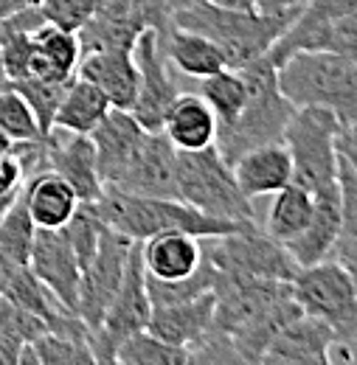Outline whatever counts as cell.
<instances>
[{"instance_id": "cell-1", "label": "cell", "mask_w": 357, "mask_h": 365, "mask_svg": "<svg viewBox=\"0 0 357 365\" xmlns=\"http://www.w3.org/2000/svg\"><path fill=\"white\" fill-rule=\"evenodd\" d=\"M214 329L233 343L242 363H262L273 337L301 315L290 281L245 278L214 270Z\"/></svg>"}, {"instance_id": "cell-2", "label": "cell", "mask_w": 357, "mask_h": 365, "mask_svg": "<svg viewBox=\"0 0 357 365\" xmlns=\"http://www.w3.org/2000/svg\"><path fill=\"white\" fill-rule=\"evenodd\" d=\"M298 14L293 11L273 14L259 9H225L211 3H191V6L172 9V23L208 37L223 51L228 68H245L253 59L265 56Z\"/></svg>"}, {"instance_id": "cell-3", "label": "cell", "mask_w": 357, "mask_h": 365, "mask_svg": "<svg viewBox=\"0 0 357 365\" xmlns=\"http://www.w3.org/2000/svg\"><path fill=\"white\" fill-rule=\"evenodd\" d=\"M96 211L107 228L119 230L135 242H144L164 230H183V233L208 239V236H225L245 225H253V222H231V220L208 217L183 200L141 197L119 188H104V194L96 200Z\"/></svg>"}, {"instance_id": "cell-4", "label": "cell", "mask_w": 357, "mask_h": 365, "mask_svg": "<svg viewBox=\"0 0 357 365\" xmlns=\"http://www.w3.org/2000/svg\"><path fill=\"white\" fill-rule=\"evenodd\" d=\"M278 88L293 107H323L341 127L357 124V65L335 51H296L278 68Z\"/></svg>"}, {"instance_id": "cell-5", "label": "cell", "mask_w": 357, "mask_h": 365, "mask_svg": "<svg viewBox=\"0 0 357 365\" xmlns=\"http://www.w3.org/2000/svg\"><path fill=\"white\" fill-rule=\"evenodd\" d=\"M242 73L248 79V101L233 121L217 127V140H214V146L228 163H233L242 152L253 146L281 140L284 127L296 110L293 101L278 88L276 65L270 62L268 53L245 65Z\"/></svg>"}, {"instance_id": "cell-6", "label": "cell", "mask_w": 357, "mask_h": 365, "mask_svg": "<svg viewBox=\"0 0 357 365\" xmlns=\"http://www.w3.org/2000/svg\"><path fill=\"white\" fill-rule=\"evenodd\" d=\"M178 197L191 208L231 222H259L253 200L239 188L231 163L217 146L180 152L178 149Z\"/></svg>"}, {"instance_id": "cell-7", "label": "cell", "mask_w": 357, "mask_h": 365, "mask_svg": "<svg viewBox=\"0 0 357 365\" xmlns=\"http://www.w3.org/2000/svg\"><path fill=\"white\" fill-rule=\"evenodd\" d=\"M290 289L301 312L323 320L332 329L335 346L357 349V284L341 262L326 259L298 267Z\"/></svg>"}, {"instance_id": "cell-8", "label": "cell", "mask_w": 357, "mask_h": 365, "mask_svg": "<svg viewBox=\"0 0 357 365\" xmlns=\"http://www.w3.org/2000/svg\"><path fill=\"white\" fill-rule=\"evenodd\" d=\"M338 133L341 121L323 107H296L281 140L293 158V182L310 194L338 188Z\"/></svg>"}, {"instance_id": "cell-9", "label": "cell", "mask_w": 357, "mask_h": 365, "mask_svg": "<svg viewBox=\"0 0 357 365\" xmlns=\"http://www.w3.org/2000/svg\"><path fill=\"white\" fill-rule=\"evenodd\" d=\"M203 253L214 264V270L245 278H273V281H293L298 273L296 259L290 250L262 230L259 222L203 239Z\"/></svg>"}, {"instance_id": "cell-10", "label": "cell", "mask_w": 357, "mask_h": 365, "mask_svg": "<svg viewBox=\"0 0 357 365\" xmlns=\"http://www.w3.org/2000/svg\"><path fill=\"white\" fill-rule=\"evenodd\" d=\"M158 31L161 43L172 29L169 0H101L96 14L76 31L82 53L133 48L135 40L146 31Z\"/></svg>"}, {"instance_id": "cell-11", "label": "cell", "mask_w": 357, "mask_h": 365, "mask_svg": "<svg viewBox=\"0 0 357 365\" xmlns=\"http://www.w3.org/2000/svg\"><path fill=\"white\" fill-rule=\"evenodd\" d=\"M149 315L152 301L146 292V270L141 259V242H135L119 292L113 295L101 323L90 329V351L96 363H116V349L127 337L144 331L149 326Z\"/></svg>"}, {"instance_id": "cell-12", "label": "cell", "mask_w": 357, "mask_h": 365, "mask_svg": "<svg viewBox=\"0 0 357 365\" xmlns=\"http://www.w3.org/2000/svg\"><path fill=\"white\" fill-rule=\"evenodd\" d=\"M133 245L135 239L113 228H104L93 259L82 267L79 295H76V315L88 323V329H96L101 323L113 295L119 292V287L124 281L127 262H130V253H133Z\"/></svg>"}, {"instance_id": "cell-13", "label": "cell", "mask_w": 357, "mask_h": 365, "mask_svg": "<svg viewBox=\"0 0 357 365\" xmlns=\"http://www.w3.org/2000/svg\"><path fill=\"white\" fill-rule=\"evenodd\" d=\"M135 65H138V96H135L133 113L138 124L149 133L164 127V118L178 98V82L169 73V59L164 53V43L158 31L146 29L133 46Z\"/></svg>"}, {"instance_id": "cell-14", "label": "cell", "mask_w": 357, "mask_h": 365, "mask_svg": "<svg viewBox=\"0 0 357 365\" xmlns=\"http://www.w3.org/2000/svg\"><path fill=\"white\" fill-rule=\"evenodd\" d=\"M43 169L56 172L76 191L79 202H96L104 194V182L99 178L96 149L90 135L65 133L54 127L43 138Z\"/></svg>"}, {"instance_id": "cell-15", "label": "cell", "mask_w": 357, "mask_h": 365, "mask_svg": "<svg viewBox=\"0 0 357 365\" xmlns=\"http://www.w3.org/2000/svg\"><path fill=\"white\" fill-rule=\"evenodd\" d=\"M29 270L45 284V289L71 312H76L82 264L62 228H37Z\"/></svg>"}, {"instance_id": "cell-16", "label": "cell", "mask_w": 357, "mask_h": 365, "mask_svg": "<svg viewBox=\"0 0 357 365\" xmlns=\"http://www.w3.org/2000/svg\"><path fill=\"white\" fill-rule=\"evenodd\" d=\"M127 194H141V197H178V149L161 130L149 133L141 140L135 152L133 163L127 166L124 178L119 185H113Z\"/></svg>"}, {"instance_id": "cell-17", "label": "cell", "mask_w": 357, "mask_h": 365, "mask_svg": "<svg viewBox=\"0 0 357 365\" xmlns=\"http://www.w3.org/2000/svg\"><path fill=\"white\" fill-rule=\"evenodd\" d=\"M144 135H146V130L138 124V118L130 110H119V107H110L107 115L99 121V127L90 133L93 149H96L99 178L104 182V188L119 185L127 166L133 163Z\"/></svg>"}, {"instance_id": "cell-18", "label": "cell", "mask_w": 357, "mask_h": 365, "mask_svg": "<svg viewBox=\"0 0 357 365\" xmlns=\"http://www.w3.org/2000/svg\"><path fill=\"white\" fill-rule=\"evenodd\" d=\"M335 349V334L323 320L301 312L293 318L268 346L262 363H281V365H326L329 351Z\"/></svg>"}, {"instance_id": "cell-19", "label": "cell", "mask_w": 357, "mask_h": 365, "mask_svg": "<svg viewBox=\"0 0 357 365\" xmlns=\"http://www.w3.org/2000/svg\"><path fill=\"white\" fill-rule=\"evenodd\" d=\"M76 76L93 82L119 110H133L138 96V65L133 48H110V51H88L79 59Z\"/></svg>"}, {"instance_id": "cell-20", "label": "cell", "mask_w": 357, "mask_h": 365, "mask_svg": "<svg viewBox=\"0 0 357 365\" xmlns=\"http://www.w3.org/2000/svg\"><path fill=\"white\" fill-rule=\"evenodd\" d=\"M214 307H217L214 289H208V292H203L197 298H188V301L152 307L146 329L152 334H158L161 340L191 351L208 334V329L214 323Z\"/></svg>"}, {"instance_id": "cell-21", "label": "cell", "mask_w": 357, "mask_h": 365, "mask_svg": "<svg viewBox=\"0 0 357 365\" xmlns=\"http://www.w3.org/2000/svg\"><path fill=\"white\" fill-rule=\"evenodd\" d=\"M233 178L239 188L256 200V197H270L287 182H293V158L284 140H270L262 146H253L242 152L233 163Z\"/></svg>"}, {"instance_id": "cell-22", "label": "cell", "mask_w": 357, "mask_h": 365, "mask_svg": "<svg viewBox=\"0 0 357 365\" xmlns=\"http://www.w3.org/2000/svg\"><path fill=\"white\" fill-rule=\"evenodd\" d=\"M341 230H343V220H341V194H338V188L315 194L313 220L287 245V250H290V256L296 259L298 267L326 262V259H332V250L341 239Z\"/></svg>"}, {"instance_id": "cell-23", "label": "cell", "mask_w": 357, "mask_h": 365, "mask_svg": "<svg viewBox=\"0 0 357 365\" xmlns=\"http://www.w3.org/2000/svg\"><path fill=\"white\" fill-rule=\"evenodd\" d=\"M141 259L152 278H186L203 262V239L183 230H164L141 242Z\"/></svg>"}, {"instance_id": "cell-24", "label": "cell", "mask_w": 357, "mask_h": 365, "mask_svg": "<svg viewBox=\"0 0 357 365\" xmlns=\"http://www.w3.org/2000/svg\"><path fill=\"white\" fill-rule=\"evenodd\" d=\"M20 197L26 200V208L37 228H65L79 208L76 191L51 169L29 175L20 188Z\"/></svg>"}, {"instance_id": "cell-25", "label": "cell", "mask_w": 357, "mask_h": 365, "mask_svg": "<svg viewBox=\"0 0 357 365\" xmlns=\"http://www.w3.org/2000/svg\"><path fill=\"white\" fill-rule=\"evenodd\" d=\"M161 133L175 143L180 152H194L214 146L217 140V115L200 93H178L172 101Z\"/></svg>"}, {"instance_id": "cell-26", "label": "cell", "mask_w": 357, "mask_h": 365, "mask_svg": "<svg viewBox=\"0 0 357 365\" xmlns=\"http://www.w3.org/2000/svg\"><path fill=\"white\" fill-rule=\"evenodd\" d=\"M34 59H31V76L37 79H74L79 59H82V46L76 31L59 29L54 23H43L34 34Z\"/></svg>"}, {"instance_id": "cell-27", "label": "cell", "mask_w": 357, "mask_h": 365, "mask_svg": "<svg viewBox=\"0 0 357 365\" xmlns=\"http://www.w3.org/2000/svg\"><path fill=\"white\" fill-rule=\"evenodd\" d=\"M164 53H166L169 65L188 79L211 76V73H217L220 68L228 65L223 51L208 37H203L197 31H188V29H180L175 23H172V29L164 40Z\"/></svg>"}, {"instance_id": "cell-28", "label": "cell", "mask_w": 357, "mask_h": 365, "mask_svg": "<svg viewBox=\"0 0 357 365\" xmlns=\"http://www.w3.org/2000/svg\"><path fill=\"white\" fill-rule=\"evenodd\" d=\"M110 107H113L110 98L99 91L93 82L82 79V76H74V82L68 85V91L59 101V110L54 115V127L65 130V133L90 135L99 127V121L107 115Z\"/></svg>"}, {"instance_id": "cell-29", "label": "cell", "mask_w": 357, "mask_h": 365, "mask_svg": "<svg viewBox=\"0 0 357 365\" xmlns=\"http://www.w3.org/2000/svg\"><path fill=\"white\" fill-rule=\"evenodd\" d=\"M270 197H273V202H270L268 214H265L262 230L287 247L301 230L310 225L315 208V194H310L307 188H301L296 182H287L284 188H278Z\"/></svg>"}, {"instance_id": "cell-30", "label": "cell", "mask_w": 357, "mask_h": 365, "mask_svg": "<svg viewBox=\"0 0 357 365\" xmlns=\"http://www.w3.org/2000/svg\"><path fill=\"white\" fill-rule=\"evenodd\" d=\"M194 93H200L208 101V107L217 115V127H220V124L233 121L239 115V110L245 107V101H248V79H245L242 68H228L225 65L217 73L197 79V91Z\"/></svg>"}, {"instance_id": "cell-31", "label": "cell", "mask_w": 357, "mask_h": 365, "mask_svg": "<svg viewBox=\"0 0 357 365\" xmlns=\"http://www.w3.org/2000/svg\"><path fill=\"white\" fill-rule=\"evenodd\" d=\"M45 326L48 323L43 318L0 295V365H17L23 346L37 340Z\"/></svg>"}, {"instance_id": "cell-32", "label": "cell", "mask_w": 357, "mask_h": 365, "mask_svg": "<svg viewBox=\"0 0 357 365\" xmlns=\"http://www.w3.org/2000/svg\"><path fill=\"white\" fill-rule=\"evenodd\" d=\"M116 363L119 365H188V351L161 340L149 329L127 337L116 349Z\"/></svg>"}, {"instance_id": "cell-33", "label": "cell", "mask_w": 357, "mask_h": 365, "mask_svg": "<svg viewBox=\"0 0 357 365\" xmlns=\"http://www.w3.org/2000/svg\"><path fill=\"white\" fill-rule=\"evenodd\" d=\"M34 236H37V225H34L29 208H26V200L17 194V200L11 202V208L0 220V250L14 264H26L29 267Z\"/></svg>"}, {"instance_id": "cell-34", "label": "cell", "mask_w": 357, "mask_h": 365, "mask_svg": "<svg viewBox=\"0 0 357 365\" xmlns=\"http://www.w3.org/2000/svg\"><path fill=\"white\" fill-rule=\"evenodd\" d=\"M208 289H214V264L206 259V253H203L200 267L191 275H186V278L164 281V278L146 275V292H149L152 307H166V304L188 301V298H197V295H203Z\"/></svg>"}, {"instance_id": "cell-35", "label": "cell", "mask_w": 357, "mask_h": 365, "mask_svg": "<svg viewBox=\"0 0 357 365\" xmlns=\"http://www.w3.org/2000/svg\"><path fill=\"white\" fill-rule=\"evenodd\" d=\"M71 82H74V79H37V76L11 82V88L29 101V107H31V113H34V118H37L43 135L51 133L54 115H56L59 101H62V96H65Z\"/></svg>"}, {"instance_id": "cell-36", "label": "cell", "mask_w": 357, "mask_h": 365, "mask_svg": "<svg viewBox=\"0 0 357 365\" xmlns=\"http://www.w3.org/2000/svg\"><path fill=\"white\" fill-rule=\"evenodd\" d=\"M0 133H6L14 143L45 138L37 118H34V113H31V107H29V101L11 85L0 88Z\"/></svg>"}, {"instance_id": "cell-37", "label": "cell", "mask_w": 357, "mask_h": 365, "mask_svg": "<svg viewBox=\"0 0 357 365\" xmlns=\"http://www.w3.org/2000/svg\"><path fill=\"white\" fill-rule=\"evenodd\" d=\"M104 228H107V225H104V220L99 217L96 202H79L76 214H74V217L68 220V225L62 228L82 267L93 259V253H96V247H99V239H101Z\"/></svg>"}, {"instance_id": "cell-38", "label": "cell", "mask_w": 357, "mask_h": 365, "mask_svg": "<svg viewBox=\"0 0 357 365\" xmlns=\"http://www.w3.org/2000/svg\"><path fill=\"white\" fill-rule=\"evenodd\" d=\"M34 31H14L0 43L3 53V71H6V82H20L31 76V59H34Z\"/></svg>"}, {"instance_id": "cell-39", "label": "cell", "mask_w": 357, "mask_h": 365, "mask_svg": "<svg viewBox=\"0 0 357 365\" xmlns=\"http://www.w3.org/2000/svg\"><path fill=\"white\" fill-rule=\"evenodd\" d=\"M99 3L101 0H40V9L48 23L68 29V31H79L96 14Z\"/></svg>"}, {"instance_id": "cell-40", "label": "cell", "mask_w": 357, "mask_h": 365, "mask_svg": "<svg viewBox=\"0 0 357 365\" xmlns=\"http://www.w3.org/2000/svg\"><path fill=\"white\" fill-rule=\"evenodd\" d=\"M338 194H341V236L357 239V175L338 160Z\"/></svg>"}, {"instance_id": "cell-41", "label": "cell", "mask_w": 357, "mask_h": 365, "mask_svg": "<svg viewBox=\"0 0 357 365\" xmlns=\"http://www.w3.org/2000/svg\"><path fill=\"white\" fill-rule=\"evenodd\" d=\"M301 11L315 20H341L357 14V0H310Z\"/></svg>"}, {"instance_id": "cell-42", "label": "cell", "mask_w": 357, "mask_h": 365, "mask_svg": "<svg viewBox=\"0 0 357 365\" xmlns=\"http://www.w3.org/2000/svg\"><path fill=\"white\" fill-rule=\"evenodd\" d=\"M335 146H338V160L357 175V124H346V127H341Z\"/></svg>"}, {"instance_id": "cell-43", "label": "cell", "mask_w": 357, "mask_h": 365, "mask_svg": "<svg viewBox=\"0 0 357 365\" xmlns=\"http://www.w3.org/2000/svg\"><path fill=\"white\" fill-rule=\"evenodd\" d=\"M332 259L341 262L357 284V239H352V236H341L338 245H335V250H332Z\"/></svg>"}, {"instance_id": "cell-44", "label": "cell", "mask_w": 357, "mask_h": 365, "mask_svg": "<svg viewBox=\"0 0 357 365\" xmlns=\"http://www.w3.org/2000/svg\"><path fill=\"white\" fill-rule=\"evenodd\" d=\"M310 0H259L256 9L259 11H273V14H284V11H293L298 14Z\"/></svg>"}, {"instance_id": "cell-45", "label": "cell", "mask_w": 357, "mask_h": 365, "mask_svg": "<svg viewBox=\"0 0 357 365\" xmlns=\"http://www.w3.org/2000/svg\"><path fill=\"white\" fill-rule=\"evenodd\" d=\"M191 3H211V6H225V9H256L259 0H169L172 9L191 6Z\"/></svg>"}, {"instance_id": "cell-46", "label": "cell", "mask_w": 357, "mask_h": 365, "mask_svg": "<svg viewBox=\"0 0 357 365\" xmlns=\"http://www.w3.org/2000/svg\"><path fill=\"white\" fill-rule=\"evenodd\" d=\"M37 3H40V0H0V20L17 14V11L29 9V6H37Z\"/></svg>"}, {"instance_id": "cell-47", "label": "cell", "mask_w": 357, "mask_h": 365, "mask_svg": "<svg viewBox=\"0 0 357 365\" xmlns=\"http://www.w3.org/2000/svg\"><path fill=\"white\" fill-rule=\"evenodd\" d=\"M11 270H14V262L0 250V292L6 289V284H9V275H11Z\"/></svg>"}, {"instance_id": "cell-48", "label": "cell", "mask_w": 357, "mask_h": 365, "mask_svg": "<svg viewBox=\"0 0 357 365\" xmlns=\"http://www.w3.org/2000/svg\"><path fill=\"white\" fill-rule=\"evenodd\" d=\"M17 194H20V191H0V220H3V214L11 208V202L17 200Z\"/></svg>"}, {"instance_id": "cell-49", "label": "cell", "mask_w": 357, "mask_h": 365, "mask_svg": "<svg viewBox=\"0 0 357 365\" xmlns=\"http://www.w3.org/2000/svg\"><path fill=\"white\" fill-rule=\"evenodd\" d=\"M3 85H9V82H6V71H3V53H0V88Z\"/></svg>"}]
</instances>
